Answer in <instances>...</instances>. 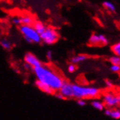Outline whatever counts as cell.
Segmentation results:
<instances>
[{
	"label": "cell",
	"mask_w": 120,
	"mask_h": 120,
	"mask_svg": "<svg viewBox=\"0 0 120 120\" xmlns=\"http://www.w3.org/2000/svg\"><path fill=\"white\" fill-rule=\"evenodd\" d=\"M33 72L36 78V87L47 94H53L58 92L64 82V78L57 71L42 64L34 68Z\"/></svg>",
	"instance_id": "1"
},
{
	"label": "cell",
	"mask_w": 120,
	"mask_h": 120,
	"mask_svg": "<svg viewBox=\"0 0 120 120\" xmlns=\"http://www.w3.org/2000/svg\"><path fill=\"white\" fill-rule=\"evenodd\" d=\"M100 88L92 86H84L72 83V97L73 99H94L100 96Z\"/></svg>",
	"instance_id": "2"
},
{
	"label": "cell",
	"mask_w": 120,
	"mask_h": 120,
	"mask_svg": "<svg viewBox=\"0 0 120 120\" xmlns=\"http://www.w3.org/2000/svg\"><path fill=\"white\" fill-rule=\"evenodd\" d=\"M19 32L26 42L28 44H40L41 43L40 34L35 30L33 25L19 26Z\"/></svg>",
	"instance_id": "3"
},
{
	"label": "cell",
	"mask_w": 120,
	"mask_h": 120,
	"mask_svg": "<svg viewBox=\"0 0 120 120\" xmlns=\"http://www.w3.org/2000/svg\"><path fill=\"white\" fill-rule=\"evenodd\" d=\"M40 39L41 42H43L45 45H52L58 41L59 34L54 28L46 27V28L40 34Z\"/></svg>",
	"instance_id": "4"
},
{
	"label": "cell",
	"mask_w": 120,
	"mask_h": 120,
	"mask_svg": "<svg viewBox=\"0 0 120 120\" xmlns=\"http://www.w3.org/2000/svg\"><path fill=\"white\" fill-rule=\"evenodd\" d=\"M109 40L107 37L101 34H93L89 37L88 44L92 46H105L108 45Z\"/></svg>",
	"instance_id": "5"
},
{
	"label": "cell",
	"mask_w": 120,
	"mask_h": 120,
	"mask_svg": "<svg viewBox=\"0 0 120 120\" xmlns=\"http://www.w3.org/2000/svg\"><path fill=\"white\" fill-rule=\"evenodd\" d=\"M34 18L30 15H15L11 19V22L15 26L22 25H33L34 22Z\"/></svg>",
	"instance_id": "6"
},
{
	"label": "cell",
	"mask_w": 120,
	"mask_h": 120,
	"mask_svg": "<svg viewBox=\"0 0 120 120\" xmlns=\"http://www.w3.org/2000/svg\"><path fill=\"white\" fill-rule=\"evenodd\" d=\"M102 101L104 103L105 106L107 108L117 107L118 105V97L117 94H115L112 92H107L102 96Z\"/></svg>",
	"instance_id": "7"
},
{
	"label": "cell",
	"mask_w": 120,
	"mask_h": 120,
	"mask_svg": "<svg viewBox=\"0 0 120 120\" xmlns=\"http://www.w3.org/2000/svg\"><path fill=\"white\" fill-rule=\"evenodd\" d=\"M64 97V100H70L72 97V83L70 82H64L61 88L58 91Z\"/></svg>",
	"instance_id": "8"
},
{
	"label": "cell",
	"mask_w": 120,
	"mask_h": 120,
	"mask_svg": "<svg viewBox=\"0 0 120 120\" xmlns=\"http://www.w3.org/2000/svg\"><path fill=\"white\" fill-rule=\"evenodd\" d=\"M24 62H25L26 64H28L31 69H34V68L37 67L39 65H40L42 63L40 61L38 57H36V55H34V53L32 52H27L24 55Z\"/></svg>",
	"instance_id": "9"
},
{
	"label": "cell",
	"mask_w": 120,
	"mask_h": 120,
	"mask_svg": "<svg viewBox=\"0 0 120 120\" xmlns=\"http://www.w3.org/2000/svg\"><path fill=\"white\" fill-rule=\"evenodd\" d=\"M105 114L112 119H120V109L117 107L107 108L105 111Z\"/></svg>",
	"instance_id": "10"
},
{
	"label": "cell",
	"mask_w": 120,
	"mask_h": 120,
	"mask_svg": "<svg viewBox=\"0 0 120 120\" xmlns=\"http://www.w3.org/2000/svg\"><path fill=\"white\" fill-rule=\"evenodd\" d=\"M88 58V56L86 55V54H78V55L74 56L71 59H70V62L71 64H81V63H83L87 61Z\"/></svg>",
	"instance_id": "11"
},
{
	"label": "cell",
	"mask_w": 120,
	"mask_h": 120,
	"mask_svg": "<svg viewBox=\"0 0 120 120\" xmlns=\"http://www.w3.org/2000/svg\"><path fill=\"white\" fill-rule=\"evenodd\" d=\"M0 45L3 49H4L5 51H10L12 49V42L10 41V40L7 39V38H4L0 40Z\"/></svg>",
	"instance_id": "12"
},
{
	"label": "cell",
	"mask_w": 120,
	"mask_h": 120,
	"mask_svg": "<svg viewBox=\"0 0 120 120\" xmlns=\"http://www.w3.org/2000/svg\"><path fill=\"white\" fill-rule=\"evenodd\" d=\"M33 27H34V28H35V30L40 34L46 28L47 26L45 25V23H43L42 22H40V21H34V23H33Z\"/></svg>",
	"instance_id": "13"
},
{
	"label": "cell",
	"mask_w": 120,
	"mask_h": 120,
	"mask_svg": "<svg viewBox=\"0 0 120 120\" xmlns=\"http://www.w3.org/2000/svg\"><path fill=\"white\" fill-rule=\"evenodd\" d=\"M91 105L98 111H104L105 109V105H104L103 101L100 100H96L95 98L91 101Z\"/></svg>",
	"instance_id": "14"
},
{
	"label": "cell",
	"mask_w": 120,
	"mask_h": 120,
	"mask_svg": "<svg viewBox=\"0 0 120 120\" xmlns=\"http://www.w3.org/2000/svg\"><path fill=\"white\" fill-rule=\"evenodd\" d=\"M102 5H103V7L105 8L106 10H108V11H110V12H112V13L116 12L115 4H112V2H110V1H105V2H103Z\"/></svg>",
	"instance_id": "15"
},
{
	"label": "cell",
	"mask_w": 120,
	"mask_h": 120,
	"mask_svg": "<svg viewBox=\"0 0 120 120\" xmlns=\"http://www.w3.org/2000/svg\"><path fill=\"white\" fill-rule=\"evenodd\" d=\"M112 52H113V54L120 57V40L118 42L115 43L114 45H112Z\"/></svg>",
	"instance_id": "16"
},
{
	"label": "cell",
	"mask_w": 120,
	"mask_h": 120,
	"mask_svg": "<svg viewBox=\"0 0 120 120\" xmlns=\"http://www.w3.org/2000/svg\"><path fill=\"white\" fill-rule=\"evenodd\" d=\"M109 62L112 64H116V65H119L120 66V57L118 55H114L112 56L110 58H109Z\"/></svg>",
	"instance_id": "17"
},
{
	"label": "cell",
	"mask_w": 120,
	"mask_h": 120,
	"mask_svg": "<svg viewBox=\"0 0 120 120\" xmlns=\"http://www.w3.org/2000/svg\"><path fill=\"white\" fill-rule=\"evenodd\" d=\"M110 70L112 73H120V66L119 65H116V64H112L110 66Z\"/></svg>",
	"instance_id": "18"
},
{
	"label": "cell",
	"mask_w": 120,
	"mask_h": 120,
	"mask_svg": "<svg viewBox=\"0 0 120 120\" xmlns=\"http://www.w3.org/2000/svg\"><path fill=\"white\" fill-rule=\"evenodd\" d=\"M75 70H76V64H69L68 66V71L70 73H74L75 72Z\"/></svg>",
	"instance_id": "19"
},
{
	"label": "cell",
	"mask_w": 120,
	"mask_h": 120,
	"mask_svg": "<svg viewBox=\"0 0 120 120\" xmlns=\"http://www.w3.org/2000/svg\"><path fill=\"white\" fill-rule=\"evenodd\" d=\"M77 105L80 106H85L87 105V101L85 99H77Z\"/></svg>",
	"instance_id": "20"
},
{
	"label": "cell",
	"mask_w": 120,
	"mask_h": 120,
	"mask_svg": "<svg viewBox=\"0 0 120 120\" xmlns=\"http://www.w3.org/2000/svg\"><path fill=\"white\" fill-rule=\"evenodd\" d=\"M46 58H47L48 60H52V57H53V52H52V51H48L47 52H46Z\"/></svg>",
	"instance_id": "21"
},
{
	"label": "cell",
	"mask_w": 120,
	"mask_h": 120,
	"mask_svg": "<svg viewBox=\"0 0 120 120\" xmlns=\"http://www.w3.org/2000/svg\"><path fill=\"white\" fill-rule=\"evenodd\" d=\"M105 83H106V86H107V87H109V88H112V87H113V84H112V82L111 81H106V82H105Z\"/></svg>",
	"instance_id": "22"
},
{
	"label": "cell",
	"mask_w": 120,
	"mask_h": 120,
	"mask_svg": "<svg viewBox=\"0 0 120 120\" xmlns=\"http://www.w3.org/2000/svg\"><path fill=\"white\" fill-rule=\"evenodd\" d=\"M117 97H118V105H120V94H119L117 95Z\"/></svg>",
	"instance_id": "23"
},
{
	"label": "cell",
	"mask_w": 120,
	"mask_h": 120,
	"mask_svg": "<svg viewBox=\"0 0 120 120\" xmlns=\"http://www.w3.org/2000/svg\"><path fill=\"white\" fill-rule=\"evenodd\" d=\"M119 90H120V87H119Z\"/></svg>",
	"instance_id": "24"
}]
</instances>
